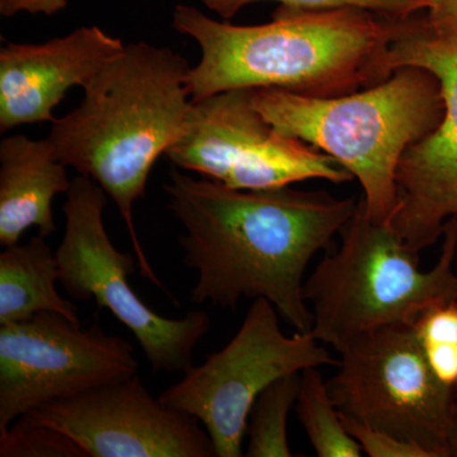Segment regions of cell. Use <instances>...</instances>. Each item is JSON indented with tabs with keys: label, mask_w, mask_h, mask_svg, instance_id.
<instances>
[{
	"label": "cell",
	"mask_w": 457,
	"mask_h": 457,
	"mask_svg": "<svg viewBox=\"0 0 457 457\" xmlns=\"http://www.w3.org/2000/svg\"><path fill=\"white\" fill-rule=\"evenodd\" d=\"M165 156L177 167L246 191L353 179L332 156L276 130L252 104L251 89L192 102L185 130Z\"/></svg>",
	"instance_id": "obj_8"
},
{
	"label": "cell",
	"mask_w": 457,
	"mask_h": 457,
	"mask_svg": "<svg viewBox=\"0 0 457 457\" xmlns=\"http://www.w3.org/2000/svg\"><path fill=\"white\" fill-rule=\"evenodd\" d=\"M278 317L269 300H253L230 342L159 396L196 418L209 433L216 457L245 455L252 408L270 384L306 369L338 365L312 330L285 335Z\"/></svg>",
	"instance_id": "obj_7"
},
{
	"label": "cell",
	"mask_w": 457,
	"mask_h": 457,
	"mask_svg": "<svg viewBox=\"0 0 457 457\" xmlns=\"http://www.w3.org/2000/svg\"><path fill=\"white\" fill-rule=\"evenodd\" d=\"M252 104L279 132L318 147L359 180L370 218L392 221L405 152L440 125V80L420 66L395 69L383 82L350 95L311 97L251 89Z\"/></svg>",
	"instance_id": "obj_4"
},
{
	"label": "cell",
	"mask_w": 457,
	"mask_h": 457,
	"mask_svg": "<svg viewBox=\"0 0 457 457\" xmlns=\"http://www.w3.org/2000/svg\"><path fill=\"white\" fill-rule=\"evenodd\" d=\"M219 14L222 20H231L249 4L260 2H278L279 5L297 9L359 8L381 16L405 21L420 13V0H200Z\"/></svg>",
	"instance_id": "obj_20"
},
{
	"label": "cell",
	"mask_w": 457,
	"mask_h": 457,
	"mask_svg": "<svg viewBox=\"0 0 457 457\" xmlns=\"http://www.w3.org/2000/svg\"><path fill=\"white\" fill-rule=\"evenodd\" d=\"M327 381L337 409L363 425L449 457L447 437L457 393L433 374L413 327H390L342 352Z\"/></svg>",
	"instance_id": "obj_9"
},
{
	"label": "cell",
	"mask_w": 457,
	"mask_h": 457,
	"mask_svg": "<svg viewBox=\"0 0 457 457\" xmlns=\"http://www.w3.org/2000/svg\"><path fill=\"white\" fill-rule=\"evenodd\" d=\"M403 23L365 9L279 5L270 22L236 26L179 4L171 25L200 46L187 75L197 102L233 89L337 97L369 88L393 73L387 54Z\"/></svg>",
	"instance_id": "obj_2"
},
{
	"label": "cell",
	"mask_w": 457,
	"mask_h": 457,
	"mask_svg": "<svg viewBox=\"0 0 457 457\" xmlns=\"http://www.w3.org/2000/svg\"><path fill=\"white\" fill-rule=\"evenodd\" d=\"M413 329L433 374L457 393V299L429 308Z\"/></svg>",
	"instance_id": "obj_18"
},
{
	"label": "cell",
	"mask_w": 457,
	"mask_h": 457,
	"mask_svg": "<svg viewBox=\"0 0 457 457\" xmlns=\"http://www.w3.org/2000/svg\"><path fill=\"white\" fill-rule=\"evenodd\" d=\"M25 416L71 438L86 457L216 456L196 418L155 399L139 375Z\"/></svg>",
	"instance_id": "obj_12"
},
{
	"label": "cell",
	"mask_w": 457,
	"mask_h": 457,
	"mask_svg": "<svg viewBox=\"0 0 457 457\" xmlns=\"http://www.w3.org/2000/svg\"><path fill=\"white\" fill-rule=\"evenodd\" d=\"M296 413L319 457H360L362 450L347 432L319 368L303 370Z\"/></svg>",
	"instance_id": "obj_16"
},
{
	"label": "cell",
	"mask_w": 457,
	"mask_h": 457,
	"mask_svg": "<svg viewBox=\"0 0 457 457\" xmlns=\"http://www.w3.org/2000/svg\"><path fill=\"white\" fill-rule=\"evenodd\" d=\"M125 45L101 27H80L42 44L0 50V130L54 122V108L73 87H86Z\"/></svg>",
	"instance_id": "obj_13"
},
{
	"label": "cell",
	"mask_w": 457,
	"mask_h": 457,
	"mask_svg": "<svg viewBox=\"0 0 457 457\" xmlns=\"http://www.w3.org/2000/svg\"><path fill=\"white\" fill-rule=\"evenodd\" d=\"M447 450H449V457H457V396L453 403V416H451Z\"/></svg>",
	"instance_id": "obj_24"
},
{
	"label": "cell",
	"mask_w": 457,
	"mask_h": 457,
	"mask_svg": "<svg viewBox=\"0 0 457 457\" xmlns=\"http://www.w3.org/2000/svg\"><path fill=\"white\" fill-rule=\"evenodd\" d=\"M341 414V413H339ZM343 425L370 457H432L428 451L392 433L363 425L341 414Z\"/></svg>",
	"instance_id": "obj_21"
},
{
	"label": "cell",
	"mask_w": 457,
	"mask_h": 457,
	"mask_svg": "<svg viewBox=\"0 0 457 457\" xmlns=\"http://www.w3.org/2000/svg\"><path fill=\"white\" fill-rule=\"evenodd\" d=\"M164 191L185 228L183 262L197 273L192 302L236 309L242 299H266L296 332L312 329L306 270L354 215L356 198L293 186L234 189L174 170Z\"/></svg>",
	"instance_id": "obj_1"
},
{
	"label": "cell",
	"mask_w": 457,
	"mask_h": 457,
	"mask_svg": "<svg viewBox=\"0 0 457 457\" xmlns=\"http://www.w3.org/2000/svg\"><path fill=\"white\" fill-rule=\"evenodd\" d=\"M302 374L278 378L261 393L252 408L246 427L248 457H291L287 420L296 407Z\"/></svg>",
	"instance_id": "obj_17"
},
{
	"label": "cell",
	"mask_w": 457,
	"mask_h": 457,
	"mask_svg": "<svg viewBox=\"0 0 457 457\" xmlns=\"http://www.w3.org/2000/svg\"><path fill=\"white\" fill-rule=\"evenodd\" d=\"M55 252L44 237L7 246L0 254V326L27 320L44 312H57L80 326L78 308L56 288Z\"/></svg>",
	"instance_id": "obj_15"
},
{
	"label": "cell",
	"mask_w": 457,
	"mask_h": 457,
	"mask_svg": "<svg viewBox=\"0 0 457 457\" xmlns=\"http://www.w3.org/2000/svg\"><path fill=\"white\" fill-rule=\"evenodd\" d=\"M390 71L420 66L440 80L445 113L440 125L403 155L399 204L392 227L413 251H425L457 219V46L436 37L422 13L404 21L387 54Z\"/></svg>",
	"instance_id": "obj_11"
},
{
	"label": "cell",
	"mask_w": 457,
	"mask_h": 457,
	"mask_svg": "<svg viewBox=\"0 0 457 457\" xmlns=\"http://www.w3.org/2000/svg\"><path fill=\"white\" fill-rule=\"evenodd\" d=\"M69 0H0V14L13 17L20 13L53 14L68 7Z\"/></svg>",
	"instance_id": "obj_23"
},
{
	"label": "cell",
	"mask_w": 457,
	"mask_h": 457,
	"mask_svg": "<svg viewBox=\"0 0 457 457\" xmlns=\"http://www.w3.org/2000/svg\"><path fill=\"white\" fill-rule=\"evenodd\" d=\"M106 204V192L95 180L82 174L71 179L62 207L64 237L55 251L59 282L74 300H95L98 311L111 312L134 335L155 372L188 371L195 347L212 328L209 314L164 318L143 303L129 279L137 270L135 258L108 237Z\"/></svg>",
	"instance_id": "obj_6"
},
{
	"label": "cell",
	"mask_w": 457,
	"mask_h": 457,
	"mask_svg": "<svg viewBox=\"0 0 457 457\" xmlns=\"http://www.w3.org/2000/svg\"><path fill=\"white\" fill-rule=\"evenodd\" d=\"M189 69L187 60L168 47L125 45L84 87L79 106L55 119L47 137L66 167L95 180L116 204L137 270L162 290L132 210L145 198L155 162L185 130L192 110Z\"/></svg>",
	"instance_id": "obj_3"
},
{
	"label": "cell",
	"mask_w": 457,
	"mask_h": 457,
	"mask_svg": "<svg viewBox=\"0 0 457 457\" xmlns=\"http://www.w3.org/2000/svg\"><path fill=\"white\" fill-rule=\"evenodd\" d=\"M2 457H86L71 438L50 427L18 418L7 432L0 435Z\"/></svg>",
	"instance_id": "obj_19"
},
{
	"label": "cell",
	"mask_w": 457,
	"mask_h": 457,
	"mask_svg": "<svg viewBox=\"0 0 457 457\" xmlns=\"http://www.w3.org/2000/svg\"><path fill=\"white\" fill-rule=\"evenodd\" d=\"M139 375L135 348L107 335L98 319L87 329L44 312L0 326V435L33 409Z\"/></svg>",
	"instance_id": "obj_10"
},
{
	"label": "cell",
	"mask_w": 457,
	"mask_h": 457,
	"mask_svg": "<svg viewBox=\"0 0 457 457\" xmlns=\"http://www.w3.org/2000/svg\"><path fill=\"white\" fill-rule=\"evenodd\" d=\"M420 13L436 37L457 46V0H420Z\"/></svg>",
	"instance_id": "obj_22"
},
{
	"label": "cell",
	"mask_w": 457,
	"mask_h": 457,
	"mask_svg": "<svg viewBox=\"0 0 457 457\" xmlns=\"http://www.w3.org/2000/svg\"><path fill=\"white\" fill-rule=\"evenodd\" d=\"M71 180L49 139L23 135L0 144V245H16L29 228L47 237L56 230L53 200L68 194Z\"/></svg>",
	"instance_id": "obj_14"
},
{
	"label": "cell",
	"mask_w": 457,
	"mask_h": 457,
	"mask_svg": "<svg viewBox=\"0 0 457 457\" xmlns=\"http://www.w3.org/2000/svg\"><path fill=\"white\" fill-rule=\"evenodd\" d=\"M339 236V248L303 284L312 333L338 353L385 328L413 327L432 306L457 299V219L445 225L440 257L427 270L420 253L390 222L370 218L361 200Z\"/></svg>",
	"instance_id": "obj_5"
}]
</instances>
